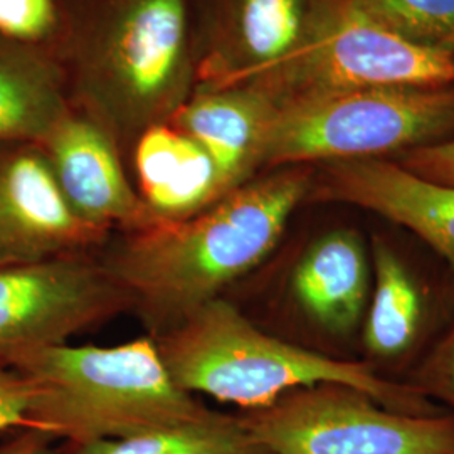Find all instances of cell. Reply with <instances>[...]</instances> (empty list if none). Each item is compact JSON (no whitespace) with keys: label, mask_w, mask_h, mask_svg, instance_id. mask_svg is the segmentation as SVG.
I'll use <instances>...</instances> for the list:
<instances>
[{"label":"cell","mask_w":454,"mask_h":454,"mask_svg":"<svg viewBox=\"0 0 454 454\" xmlns=\"http://www.w3.org/2000/svg\"><path fill=\"white\" fill-rule=\"evenodd\" d=\"M313 172L307 163L261 172L206 211L125 232L106 249L101 261L150 337L179 326L271 254L309 200Z\"/></svg>","instance_id":"cell-1"},{"label":"cell","mask_w":454,"mask_h":454,"mask_svg":"<svg viewBox=\"0 0 454 454\" xmlns=\"http://www.w3.org/2000/svg\"><path fill=\"white\" fill-rule=\"evenodd\" d=\"M52 51L67 99L130 159L138 137L167 123L197 88L195 0H59Z\"/></svg>","instance_id":"cell-2"},{"label":"cell","mask_w":454,"mask_h":454,"mask_svg":"<svg viewBox=\"0 0 454 454\" xmlns=\"http://www.w3.org/2000/svg\"><path fill=\"white\" fill-rule=\"evenodd\" d=\"M0 362L31 386L27 427L65 444L130 438L212 414L176 384L153 337L116 347L29 348Z\"/></svg>","instance_id":"cell-3"},{"label":"cell","mask_w":454,"mask_h":454,"mask_svg":"<svg viewBox=\"0 0 454 454\" xmlns=\"http://www.w3.org/2000/svg\"><path fill=\"white\" fill-rule=\"evenodd\" d=\"M155 341L179 387L244 411L270 406L290 390L337 382L369 392L392 411L442 412L409 382L387 380L369 364L328 357L262 332L223 298L200 307Z\"/></svg>","instance_id":"cell-4"},{"label":"cell","mask_w":454,"mask_h":454,"mask_svg":"<svg viewBox=\"0 0 454 454\" xmlns=\"http://www.w3.org/2000/svg\"><path fill=\"white\" fill-rule=\"evenodd\" d=\"M454 137V84L375 86L276 108L261 172L286 165L384 159Z\"/></svg>","instance_id":"cell-5"},{"label":"cell","mask_w":454,"mask_h":454,"mask_svg":"<svg viewBox=\"0 0 454 454\" xmlns=\"http://www.w3.org/2000/svg\"><path fill=\"white\" fill-rule=\"evenodd\" d=\"M454 58L422 46L372 0H317L309 34L292 58L251 84L275 108L375 86H451Z\"/></svg>","instance_id":"cell-6"},{"label":"cell","mask_w":454,"mask_h":454,"mask_svg":"<svg viewBox=\"0 0 454 454\" xmlns=\"http://www.w3.org/2000/svg\"><path fill=\"white\" fill-rule=\"evenodd\" d=\"M239 419L270 454H454L451 414L392 411L337 382L290 390Z\"/></svg>","instance_id":"cell-7"},{"label":"cell","mask_w":454,"mask_h":454,"mask_svg":"<svg viewBox=\"0 0 454 454\" xmlns=\"http://www.w3.org/2000/svg\"><path fill=\"white\" fill-rule=\"evenodd\" d=\"M131 309L129 292L93 253L0 268V356L65 345Z\"/></svg>","instance_id":"cell-8"},{"label":"cell","mask_w":454,"mask_h":454,"mask_svg":"<svg viewBox=\"0 0 454 454\" xmlns=\"http://www.w3.org/2000/svg\"><path fill=\"white\" fill-rule=\"evenodd\" d=\"M317 0H195L197 88L258 82L303 44Z\"/></svg>","instance_id":"cell-9"},{"label":"cell","mask_w":454,"mask_h":454,"mask_svg":"<svg viewBox=\"0 0 454 454\" xmlns=\"http://www.w3.org/2000/svg\"><path fill=\"white\" fill-rule=\"evenodd\" d=\"M110 234L69 206L41 146L0 142V268L93 253Z\"/></svg>","instance_id":"cell-10"},{"label":"cell","mask_w":454,"mask_h":454,"mask_svg":"<svg viewBox=\"0 0 454 454\" xmlns=\"http://www.w3.org/2000/svg\"><path fill=\"white\" fill-rule=\"evenodd\" d=\"M74 212L103 231L137 232L157 224L112 135L93 118L69 106L39 144Z\"/></svg>","instance_id":"cell-11"},{"label":"cell","mask_w":454,"mask_h":454,"mask_svg":"<svg viewBox=\"0 0 454 454\" xmlns=\"http://www.w3.org/2000/svg\"><path fill=\"white\" fill-rule=\"evenodd\" d=\"M307 202H340L375 212L434 247L454 268V187L386 159L315 165Z\"/></svg>","instance_id":"cell-12"},{"label":"cell","mask_w":454,"mask_h":454,"mask_svg":"<svg viewBox=\"0 0 454 454\" xmlns=\"http://www.w3.org/2000/svg\"><path fill=\"white\" fill-rule=\"evenodd\" d=\"M371 276L362 238L354 229H332L296 261L290 278L293 303L318 332L350 339L364 324Z\"/></svg>","instance_id":"cell-13"},{"label":"cell","mask_w":454,"mask_h":454,"mask_svg":"<svg viewBox=\"0 0 454 454\" xmlns=\"http://www.w3.org/2000/svg\"><path fill=\"white\" fill-rule=\"evenodd\" d=\"M275 105L249 86L195 88L168 123L192 137L217 168L224 195L261 174Z\"/></svg>","instance_id":"cell-14"},{"label":"cell","mask_w":454,"mask_h":454,"mask_svg":"<svg viewBox=\"0 0 454 454\" xmlns=\"http://www.w3.org/2000/svg\"><path fill=\"white\" fill-rule=\"evenodd\" d=\"M130 159L137 191L159 223L189 219L224 197L209 153L168 121L146 129Z\"/></svg>","instance_id":"cell-15"},{"label":"cell","mask_w":454,"mask_h":454,"mask_svg":"<svg viewBox=\"0 0 454 454\" xmlns=\"http://www.w3.org/2000/svg\"><path fill=\"white\" fill-rule=\"evenodd\" d=\"M69 106L52 48L0 35V142L39 145Z\"/></svg>","instance_id":"cell-16"},{"label":"cell","mask_w":454,"mask_h":454,"mask_svg":"<svg viewBox=\"0 0 454 454\" xmlns=\"http://www.w3.org/2000/svg\"><path fill=\"white\" fill-rule=\"evenodd\" d=\"M372 271L362 343L373 360L395 362L421 337L424 294L406 261L379 238L372 243Z\"/></svg>","instance_id":"cell-17"},{"label":"cell","mask_w":454,"mask_h":454,"mask_svg":"<svg viewBox=\"0 0 454 454\" xmlns=\"http://www.w3.org/2000/svg\"><path fill=\"white\" fill-rule=\"evenodd\" d=\"M59 454H270L239 416L212 411L207 418L135 434L63 444Z\"/></svg>","instance_id":"cell-18"},{"label":"cell","mask_w":454,"mask_h":454,"mask_svg":"<svg viewBox=\"0 0 454 454\" xmlns=\"http://www.w3.org/2000/svg\"><path fill=\"white\" fill-rule=\"evenodd\" d=\"M372 4L416 43L454 58V0H372Z\"/></svg>","instance_id":"cell-19"},{"label":"cell","mask_w":454,"mask_h":454,"mask_svg":"<svg viewBox=\"0 0 454 454\" xmlns=\"http://www.w3.org/2000/svg\"><path fill=\"white\" fill-rule=\"evenodd\" d=\"M61 20L59 0H0L2 37L52 48Z\"/></svg>","instance_id":"cell-20"},{"label":"cell","mask_w":454,"mask_h":454,"mask_svg":"<svg viewBox=\"0 0 454 454\" xmlns=\"http://www.w3.org/2000/svg\"><path fill=\"white\" fill-rule=\"evenodd\" d=\"M409 384L427 401L450 407L454 418V324L424 358Z\"/></svg>","instance_id":"cell-21"},{"label":"cell","mask_w":454,"mask_h":454,"mask_svg":"<svg viewBox=\"0 0 454 454\" xmlns=\"http://www.w3.org/2000/svg\"><path fill=\"white\" fill-rule=\"evenodd\" d=\"M397 163L422 179L454 187V137L407 150Z\"/></svg>","instance_id":"cell-22"},{"label":"cell","mask_w":454,"mask_h":454,"mask_svg":"<svg viewBox=\"0 0 454 454\" xmlns=\"http://www.w3.org/2000/svg\"><path fill=\"white\" fill-rule=\"evenodd\" d=\"M29 406V382L0 362V433H12L20 427H27Z\"/></svg>","instance_id":"cell-23"},{"label":"cell","mask_w":454,"mask_h":454,"mask_svg":"<svg viewBox=\"0 0 454 454\" xmlns=\"http://www.w3.org/2000/svg\"><path fill=\"white\" fill-rule=\"evenodd\" d=\"M58 441L35 427H20L0 442V454H59Z\"/></svg>","instance_id":"cell-24"}]
</instances>
